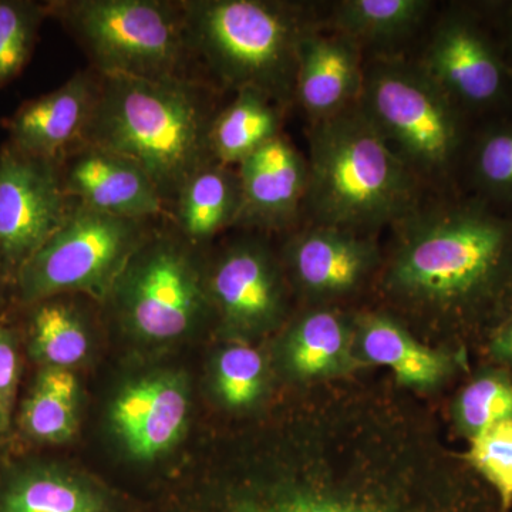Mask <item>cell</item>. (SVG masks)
<instances>
[{
	"label": "cell",
	"mask_w": 512,
	"mask_h": 512,
	"mask_svg": "<svg viewBox=\"0 0 512 512\" xmlns=\"http://www.w3.org/2000/svg\"><path fill=\"white\" fill-rule=\"evenodd\" d=\"M218 93L198 79L100 76L82 143L133 158L156 184L170 218L184 185L215 164L210 137Z\"/></svg>",
	"instance_id": "3957f363"
},
{
	"label": "cell",
	"mask_w": 512,
	"mask_h": 512,
	"mask_svg": "<svg viewBox=\"0 0 512 512\" xmlns=\"http://www.w3.org/2000/svg\"><path fill=\"white\" fill-rule=\"evenodd\" d=\"M365 69L359 45L336 32L323 35L311 29L298 49L295 100L312 123L335 116L359 101Z\"/></svg>",
	"instance_id": "ac0fdd59"
},
{
	"label": "cell",
	"mask_w": 512,
	"mask_h": 512,
	"mask_svg": "<svg viewBox=\"0 0 512 512\" xmlns=\"http://www.w3.org/2000/svg\"><path fill=\"white\" fill-rule=\"evenodd\" d=\"M282 107L256 90H241L221 107L211 127V153L217 164L238 165L281 136Z\"/></svg>",
	"instance_id": "603a6c76"
},
{
	"label": "cell",
	"mask_w": 512,
	"mask_h": 512,
	"mask_svg": "<svg viewBox=\"0 0 512 512\" xmlns=\"http://www.w3.org/2000/svg\"><path fill=\"white\" fill-rule=\"evenodd\" d=\"M2 278H5V276H3L2 271H0V279Z\"/></svg>",
	"instance_id": "e575fe53"
},
{
	"label": "cell",
	"mask_w": 512,
	"mask_h": 512,
	"mask_svg": "<svg viewBox=\"0 0 512 512\" xmlns=\"http://www.w3.org/2000/svg\"><path fill=\"white\" fill-rule=\"evenodd\" d=\"M461 460L497 498L501 511H512V420L501 421L468 441Z\"/></svg>",
	"instance_id": "f546056e"
},
{
	"label": "cell",
	"mask_w": 512,
	"mask_h": 512,
	"mask_svg": "<svg viewBox=\"0 0 512 512\" xmlns=\"http://www.w3.org/2000/svg\"><path fill=\"white\" fill-rule=\"evenodd\" d=\"M265 376L264 356L258 350L244 342L231 343L215 362V393L229 410L251 409L264 393Z\"/></svg>",
	"instance_id": "f1b7e54d"
},
{
	"label": "cell",
	"mask_w": 512,
	"mask_h": 512,
	"mask_svg": "<svg viewBox=\"0 0 512 512\" xmlns=\"http://www.w3.org/2000/svg\"><path fill=\"white\" fill-rule=\"evenodd\" d=\"M79 382L69 369L45 367L23 403L22 427L33 440L66 443L77 430Z\"/></svg>",
	"instance_id": "d4e9b609"
},
{
	"label": "cell",
	"mask_w": 512,
	"mask_h": 512,
	"mask_svg": "<svg viewBox=\"0 0 512 512\" xmlns=\"http://www.w3.org/2000/svg\"><path fill=\"white\" fill-rule=\"evenodd\" d=\"M138 512H503L392 393H306L165 481Z\"/></svg>",
	"instance_id": "6da1fadb"
},
{
	"label": "cell",
	"mask_w": 512,
	"mask_h": 512,
	"mask_svg": "<svg viewBox=\"0 0 512 512\" xmlns=\"http://www.w3.org/2000/svg\"><path fill=\"white\" fill-rule=\"evenodd\" d=\"M241 212L237 225L266 231L291 227L303 210L308 161L278 136L238 165Z\"/></svg>",
	"instance_id": "e0dca14e"
},
{
	"label": "cell",
	"mask_w": 512,
	"mask_h": 512,
	"mask_svg": "<svg viewBox=\"0 0 512 512\" xmlns=\"http://www.w3.org/2000/svg\"><path fill=\"white\" fill-rule=\"evenodd\" d=\"M46 18H49L46 2L0 0V86L23 72Z\"/></svg>",
	"instance_id": "83f0119b"
},
{
	"label": "cell",
	"mask_w": 512,
	"mask_h": 512,
	"mask_svg": "<svg viewBox=\"0 0 512 512\" xmlns=\"http://www.w3.org/2000/svg\"><path fill=\"white\" fill-rule=\"evenodd\" d=\"M208 289L215 312L232 332H264L284 316V278L261 239L232 244L208 268Z\"/></svg>",
	"instance_id": "7c38bea8"
},
{
	"label": "cell",
	"mask_w": 512,
	"mask_h": 512,
	"mask_svg": "<svg viewBox=\"0 0 512 512\" xmlns=\"http://www.w3.org/2000/svg\"><path fill=\"white\" fill-rule=\"evenodd\" d=\"M63 191L70 200L104 214L141 220H170L150 175L133 158L80 143L59 161Z\"/></svg>",
	"instance_id": "4fadbf2b"
},
{
	"label": "cell",
	"mask_w": 512,
	"mask_h": 512,
	"mask_svg": "<svg viewBox=\"0 0 512 512\" xmlns=\"http://www.w3.org/2000/svg\"><path fill=\"white\" fill-rule=\"evenodd\" d=\"M431 8L427 0H345L333 9V25L359 42H393L410 35Z\"/></svg>",
	"instance_id": "484cf974"
},
{
	"label": "cell",
	"mask_w": 512,
	"mask_h": 512,
	"mask_svg": "<svg viewBox=\"0 0 512 512\" xmlns=\"http://www.w3.org/2000/svg\"><path fill=\"white\" fill-rule=\"evenodd\" d=\"M473 174L488 197L512 201V124L488 128L477 141Z\"/></svg>",
	"instance_id": "4dcf8cb0"
},
{
	"label": "cell",
	"mask_w": 512,
	"mask_h": 512,
	"mask_svg": "<svg viewBox=\"0 0 512 512\" xmlns=\"http://www.w3.org/2000/svg\"><path fill=\"white\" fill-rule=\"evenodd\" d=\"M164 221L116 217L76 202L62 227L16 275L20 301L33 305L80 293L103 302L131 256Z\"/></svg>",
	"instance_id": "9c48e42d"
},
{
	"label": "cell",
	"mask_w": 512,
	"mask_h": 512,
	"mask_svg": "<svg viewBox=\"0 0 512 512\" xmlns=\"http://www.w3.org/2000/svg\"><path fill=\"white\" fill-rule=\"evenodd\" d=\"M399 224L386 292L468 342H483L512 313V221L463 204L419 207Z\"/></svg>",
	"instance_id": "7a4b0ae2"
},
{
	"label": "cell",
	"mask_w": 512,
	"mask_h": 512,
	"mask_svg": "<svg viewBox=\"0 0 512 512\" xmlns=\"http://www.w3.org/2000/svg\"><path fill=\"white\" fill-rule=\"evenodd\" d=\"M76 202L63 191L59 161L0 150V271L15 279L22 266L72 214Z\"/></svg>",
	"instance_id": "30bf717a"
},
{
	"label": "cell",
	"mask_w": 512,
	"mask_h": 512,
	"mask_svg": "<svg viewBox=\"0 0 512 512\" xmlns=\"http://www.w3.org/2000/svg\"><path fill=\"white\" fill-rule=\"evenodd\" d=\"M57 295L33 303L30 349L46 367L69 369L86 359L90 348L89 319L79 305L80 293Z\"/></svg>",
	"instance_id": "cb8c5ba5"
},
{
	"label": "cell",
	"mask_w": 512,
	"mask_h": 512,
	"mask_svg": "<svg viewBox=\"0 0 512 512\" xmlns=\"http://www.w3.org/2000/svg\"><path fill=\"white\" fill-rule=\"evenodd\" d=\"M357 104L417 180H436L453 167L463 144L458 107L420 64L373 62Z\"/></svg>",
	"instance_id": "ba28073f"
},
{
	"label": "cell",
	"mask_w": 512,
	"mask_h": 512,
	"mask_svg": "<svg viewBox=\"0 0 512 512\" xmlns=\"http://www.w3.org/2000/svg\"><path fill=\"white\" fill-rule=\"evenodd\" d=\"M56 19L100 76L198 79L185 43L181 0H50Z\"/></svg>",
	"instance_id": "8992f818"
},
{
	"label": "cell",
	"mask_w": 512,
	"mask_h": 512,
	"mask_svg": "<svg viewBox=\"0 0 512 512\" xmlns=\"http://www.w3.org/2000/svg\"><path fill=\"white\" fill-rule=\"evenodd\" d=\"M190 393L183 373L165 372L131 380L110 404L109 424L124 454L138 463L167 456L183 440Z\"/></svg>",
	"instance_id": "8fae6325"
},
{
	"label": "cell",
	"mask_w": 512,
	"mask_h": 512,
	"mask_svg": "<svg viewBox=\"0 0 512 512\" xmlns=\"http://www.w3.org/2000/svg\"><path fill=\"white\" fill-rule=\"evenodd\" d=\"M357 345L366 362L387 367L397 384L430 390L466 367L463 349L440 350L423 345L387 315L363 316L357 322Z\"/></svg>",
	"instance_id": "ffe728a7"
},
{
	"label": "cell",
	"mask_w": 512,
	"mask_h": 512,
	"mask_svg": "<svg viewBox=\"0 0 512 512\" xmlns=\"http://www.w3.org/2000/svg\"><path fill=\"white\" fill-rule=\"evenodd\" d=\"M195 74L218 92L256 90L285 109L295 100L298 49L312 28L296 3L181 0Z\"/></svg>",
	"instance_id": "5b68a950"
},
{
	"label": "cell",
	"mask_w": 512,
	"mask_h": 512,
	"mask_svg": "<svg viewBox=\"0 0 512 512\" xmlns=\"http://www.w3.org/2000/svg\"><path fill=\"white\" fill-rule=\"evenodd\" d=\"M200 249L165 220L137 249L109 295L123 329L147 343L184 338L215 313Z\"/></svg>",
	"instance_id": "52a82bcc"
},
{
	"label": "cell",
	"mask_w": 512,
	"mask_h": 512,
	"mask_svg": "<svg viewBox=\"0 0 512 512\" xmlns=\"http://www.w3.org/2000/svg\"><path fill=\"white\" fill-rule=\"evenodd\" d=\"M239 212L238 171L215 163L184 185L171 208L170 221L194 247L202 248L224 229L237 225Z\"/></svg>",
	"instance_id": "44dd1931"
},
{
	"label": "cell",
	"mask_w": 512,
	"mask_h": 512,
	"mask_svg": "<svg viewBox=\"0 0 512 512\" xmlns=\"http://www.w3.org/2000/svg\"><path fill=\"white\" fill-rule=\"evenodd\" d=\"M420 66L457 107L491 106L508 89L503 59L466 16L441 20Z\"/></svg>",
	"instance_id": "5bb4252c"
},
{
	"label": "cell",
	"mask_w": 512,
	"mask_h": 512,
	"mask_svg": "<svg viewBox=\"0 0 512 512\" xmlns=\"http://www.w3.org/2000/svg\"><path fill=\"white\" fill-rule=\"evenodd\" d=\"M140 507L141 501L66 467H23L0 481V512H138Z\"/></svg>",
	"instance_id": "d6986e66"
},
{
	"label": "cell",
	"mask_w": 512,
	"mask_h": 512,
	"mask_svg": "<svg viewBox=\"0 0 512 512\" xmlns=\"http://www.w3.org/2000/svg\"><path fill=\"white\" fill-rule=\"evenodd\" d=\"M285 259L293 282L313 299L348 295L379 261L369 238L345 229L311 225L289 239Z\"/></svg>",
	"instance_id": "2e32d148"
},
{
	"label": "cell",
	"mask_w": 512,
	"mask_h": 512,
	"mask_svg": "<svg viewBox=\"0 0 512 512\" xmlns=\"http://www.w3.org/2000/svg\"><path fill=\"white\" fill-rule=\"evenodd\" d=\"M9 427V419L5 416V413L0 409V436L5 433L6 429Z\"/></svg>",
	"instance_id": "836d02e7"
},
{
	"label": "cell",
	"mask_w": 512,
	"mask_h": 512,
	"mask_svg": "<svg viewBox=\"0 0 512 512\" xmlns=\"http://www.w3.org/2000/svg\"><path fill=\"white\" fill-rule=\"evenodd\" d=\"M303 212L312 225L357 232L399 224L419 208V180L359 104L312 123Z\"/></svg>",
	"instance_id": "277c9868"
},
{
	"label": "cell",
	"mask_w": 512,
	"mask_h": 512,
	"mask_svg": "<svg viewBox=\"0 0 512 512\" xmlns=\"http://www.w3.org/2000/svg\"><path fill=\"white\" fill-rule=\"evenodd\" d=\"M480 345L488 362L512 373V313L498 323Z\"/></svg>",
	"instance_id": "d6a6232c"
},
{
	"label": "cell",
	"mask_w": 512,
	"mask_h": 512,
	"mask_svg": "<svg viewBox=\"0 0 512 512\" xmlns=\"http://www.w3.org/2000/svg\"><path fill=\"white\" fill-rule=\"evenodd\" d=\"M451 420L458 436L468 441L501 421L512 420V373L490 362L478 367L458 390Z\"/></svg>",
	"instance_id": "4316f807"
},
{
	"label": "cell",
	"mask_w": 512,
	"mask_h": 512,
	"mask_svg": "<svg viewBox=\"0 0 512 512\" xmlns=\"http://www.w3.org/2000/svg\"><path fill=\"white\" fill-rule=\"evenodd\" d=\"M352 330L332 309L305 313L285 340L289 372L302 380H325L345 375L357 365L352 353Z\"/></svg>",
	"instance_id": "7402d4cb"
},
{
	"label": "cell",
	"mask_w": 512,
	"mask_h": 512,
	"mask_svg": "<svg viewBox=\"0 0 512 512\" xmlns=\"http://www.w3.org/2000/svg\"><path fill=\"white\" fill-rule=\"evenodd\" d=\"M99 86V74L89 67L74 73L59 89L26 101L6 123L9 144L32 157L62 160L82 143Z\"/></svg>",
	"instance_id": "9a60e30c"
},
{
	"label": "cell",
	"mask_w": 512,
	"mask_h": 512,
	"mask_svg": "<svg viewBox=\"0 0 512 512\" xmlns=\"http://www.w3.org/2000/svg\"><path fill=\"white\" fill-rule=\"evenodd\" d=\"M18 376L19 359L15 336L0 325V409L8 419L12 413Z\"/></svg>",
	"instance_id": "1f68e13d"
}]
</instances>
